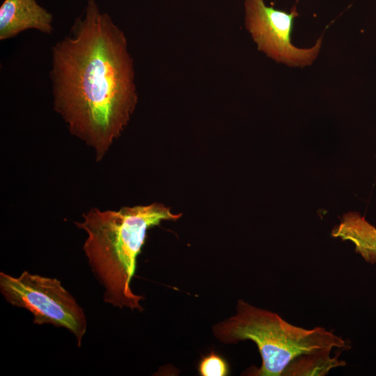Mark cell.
<instances>
[{
    "label": "cell",
    "mask_w": 376,
    "mask_h": 376,
    "mask_svg": "<svg viewBox=\"0 0 376 376\" xmlns=\"http://www.w3.org/2000/svg\"><path fill=\"white\" fill-rule=\"evenodd\" d=\"M51 54L54 109L100 160L127 126L138 101L127 38L96 0H86Z\"/></svg>",
    "instance_id": "1"
},
{
    "label": "cell",
    "mask_w": 376,
    "mask_h": 376,
    "mask_svg": "<svg viewBox=\"0 0 376 376\" xmlns=\"http://www.w3.org/2000/svg\"><path fill=\"white\" fill-rule=\"evenodd\" d=\"M181 215L155 203L117 211L95 208L83 215L82 221L75 222L87 233L83 249L93 274L105 290L106 303L143 311L140 301L143 297L132 292L130 282L147 231L162 221L177 220Z\"/></svg>",
    "instance_id": "2"
},
{
    "label": "cell",
    "mask_w": 376,
    "mask_h": 376,
    "mask_svg": "<svg viewBox=\"0 0 376 376\" xmlns=\"http://www.w3.org/2000/svg\"><path fill=\"white\" fill-rule=\"evenodd\" d=\"M237 313L213 327L215 337L224 343L253 341L262 365L251 375H290L304 357L345 349V340L322 327L304 329L288 322L277 313L239 300Z\"/></svg>",
    "instance_id": "3"
},
{
    "label": "cell",
    "mask_w": 376,
    "mask_h": 376,
    "mask_svg": "<svg viewBox=\"0 0 376 376\" xmlns=\"http://www.w3.org/2000/svg\"><path fill=\"white\" fill-rule=\"evenodd\" d=\"M0 292L7 302L29 311L36 324L63 327L81 345L87 321L75 299L60 281L24 271L17 277L0 272Z\"/></svg>",
    "instance_id": "4"
},
{
    "label": "cell",
    "mask_w": 376,
    "mask_h": 376,
    "mask_svg": "<svg viewBox=\"0 0 376 376\" xmlns=\"http://www.w3.org/2000/svg\"><path fill=\"white\" fill-rule=\"evenodd\" d=\"M244 22L260 51L279 63L290 66L311 65L320 52L322 37L311 48L300 49L292 44L296 6L285 12L267 6L264 0H245Z\"/></svg>",
    "instance_id": "5"
},
{
    "label": "cell",
    "mask_w": 376,
    "mask_h": 376,
    "mask_svg": "<svg viewBox=\"0 0 376 376\" xmlns=\"http://www.w3.org/2000/svg\"><path fill=\"white\" fill-rule=\"evenodd\" d=\"M53 15L36 0H3L0 6V40H6L28 30L54 32Z\"/></svg>",
    "instance_id": "6"
},
{
    "label": "cell",
    "mask_w": 376,
    "mask_h": 376,
    "mask_svg": "<svg viewBox=\"0 0 376 376\" xmlns=\"http://www.w3.org/2000/svg\"><path fill=\"white\" fill-rule=\"evenodd\" d=\"M334 237L350 240L355 251L370 263H376V228L357 212L345 214L340 224L331 232Z\"/></svg>",
    "instance_id": "7"
},
{
    "label": "cell",
    "mask_w": 376,
    "mask_h": 376,
    "mask_svg": "<svg viewBox=\"0 0 376 376\" xmlns=\"http://www.w3.org/2000/svg\"><path fill=\"white\" fill-rule=\"evenodd\" d=\"M198 372L201 376H226L229 367L225 359L214 352L203 357L198 364Z\"/></svg>",
    "instance_id": "8"
}]
</instances>
